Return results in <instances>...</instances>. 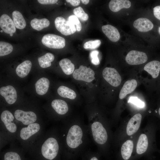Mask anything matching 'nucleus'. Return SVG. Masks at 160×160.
Returning a JSON list of instances; mask_svg holds the SVG:
<instances>
[{"label":"nucleus","mask_w":160,"mask_h":160,"mask_svg":"<svg viewBox=\"0 0 160 160\" xmlns=\"http://www.w3.org/2000/svg\"><path fill=\"white\" fill-rule=\"evenodd\" d=\"M41 42L47 47L53 49H62L65 44V40L63 37L51 34L44 35L42 39Z\"/></svg>","instance_id":"3"},{"label":"nucleus","mask_w":160,"mask_h":160,"mask_svg":"<svg viewBox=\"0 0 160 160\" xmlns=\"http://www.w3.org/2000/svg\"><path fill=\"white\" fill-rule=\"evenodd\" d=\"M57 92L61 97L71 100L75 99L76 97V94L73 90L64 86L59 87L57 89Z\"/></svg>","instance_id":"27"},{"label":"nucleus","mask_w":160,"mask_h":160,"mask_svg":"<svg viewBox=\"0 0 160 160\" xmlns=\"http://www.w3.org/2000/svg\"><path fill=\"white\" fill-rule=\"evenodd\" d=\"M83 132L81 127L77 125L72 126L69 129L66 137V143L71 148H75L82 143Z\"/></svg>","instance_id":"1"},{"label":"nucleus","mask_w":160,"mask_h":160,"mask_svg":"<svg viewBox=\"0 0 160 160\" xmlns=\"http://www.w3.org/2000/svg\"><path fill=\"white\" fill-rule=\"evenodd\" d=\"M49 85V81L48 79L45 77L40 79L35 84L36 92L39 95L45 94L48 91Z\"/></svg>","instance_id":"21"},{"label":"nucleus","mask_w":160,"mask_h":160,"mask_svg":"<svg viewBox=\"0 0 160 160\" xmlns=\"http://www.w3.org/2000/svg\"><path fill=\"white\" fill-rule=\"evenodd\" d=\"M99 52L97 50L92 51L90 53L89 56L91 63L93 64L97 65L100 64V61L98 57Z\"/></svg>","instance_id":"35"},{"label":"nucleus","mask_w":160,"mask_h":160,"mask_svg":"<svg viewBox=\"0 0 160 160\" xmlns=\"http://www.w3.org/2000/svg\"><path fill=\"white\" fill-rule=\"evenodd\" d=\"M1 118L7 129L9 132L13 133L16 131L17 126L14 123L12 122L14 117L9 111L7 110L4 111L1 114Z\"/></svg>","instance_id":"13"},{"label":"nucleus","mask_w":160,"mask_h":160,"mask_svg":"<svg viewBox=\"0 0 160 160\" xmlns=\"http://www.w3.org/2000/svg\"><path fill=\"white\" fill-rule=\"evenodd\" d=\"M55 24L57 29L65 36L73 34L76 31L75 26L73 24L62 17H58L55 18Z\"/></svg>","instance_id":"6"},{"label":"nucleus","mask_w":160,"mask_h":160,"mask_svg":"<svg viewBox=\"0 0 160 160\" xmlns=\"http://www.w3.org/2000/svg\"><path fill=\"white\" fill-rule=\"evenodd\" d=\"M92 135L95 141L99 144H105L107 140V132L102 124L98 121H95L92 124Z\"/></svg>","instance_id":"4"},{"label":"nucleus","mask_w":160,"mask_h":160,"mask_svg":"<svg viewBox=\"0 0 160 160\" xmlns=\"http://www.w3.org/2000/svg\"><path fill=\"white\" fill-rule=\"evenodd\" d=\"M95 73L93 70L83 65L75 69L73 73V77L75 80L87 82L92 81L95 79Z\"/></svg>","instance_id":"5"},{"label":"nucleus","mask_w":160,"mask_h":160,"mask_svg":"<svg viewBox=\"0 0 160 160\" xmlns=\"http://www.w3.org/2000/svg\"><path fill=\"white\" fill-rule=\"evenodd\" d=\"M40 129V126L39 124L37 123L30 124L27 127L22 129L20 131V137L23 140H27L38 132Z\"/></svg>","instance_id":"16"},{"label":"nucleus","mask_w":160,"mask_h":160,"mask_svg":"<svg viewBox=\"0 0 160 160\" xmlns=\"http://www.w3.org/2000/svg\"><path fill=\"white\" fill-rule=\"evenodd\" d=\"M55 58L54 55L49 52L47 53L38 58V61L40 67L45 68L50 67L51 63L53 61Z\"/></svg>","instance_id":"29"},{"label":"nucleus","mask_w":160,"mask_h":160,"mask_svg":"<svg viewBox=\"0 0 160 160\" xmlns=\"http://www.w3.org/2000/svg\"><path fill=\"white\" fill-rule=\"evenodd\" d=\"M137 85V82L135 79L128 80L125 82L119 93V97L123 99L127 95L133 92Z\"/></svg>","instance_id":"17"},{"label":"nucleus","mask_w":160,"mask_h":160,"mask_svg":"<svg viewBox=\"0 0 160 160\" xmlns=\"http://www.w3.org/2000/svg\"><path fill=\"white\" fill-rule=\"evenodd\" d=\"M133 147V142L131 140H127L123 144L121 149V153L124 159L127 160L130 158Z\"/></svg>","instance_id":"23"},{"label":"nucleus","mask_w":160,"mask_h":160,"mask_svg":"<svg viewBox=\"0 0 160 160\" xmlns=\"http://www.w3.org/2000/svg\"><path fill=\"white\" fill-rule=\"evenodd\" d=\"M134 27L140 32H146L153 28V25L152 22L146 18L141 17L136 20L133 23Z\"/></svg>","instance_id":"14"},{"label":"nucleus","mask_w":160,"mask_h":160,"mask_svg":"<svg viewBox=\"0 0 160 160\" xmlns=\"http://www.w3.org/2000/svg\"><path fill=\"white\" fill-rule=\"evenodd\" d=\"M153 12L154 16L160 20V5L156 6L153 8Z\"/></svg>","instance_id":"37"},{"label":"nucleus","mask_w":160,"mask_h":160,"mask_svg":"<svg viewBox=\"0 0 160 160\" xmlns=\"http://www.w3.org/2000/svg\"><path fill=\"white\" fill-rule=\"evenodd\" d=\"M0 26L3 31L7 34H13L16 31L13 20L6 14L2 15L0 17Z\"/></svg>","instance_id":"11"},{"label":"nucleus","mask_w":160,"mask_h":160,"mask_svg":"<svg viewBox=\"0 0 160 160\" xmlns=\"http://www.w3.org/2000/svg\"><path fill=\"white\" fill-rule=\"evenodd\" d=\"M32 67V63L29 60H26L19 65L16 69L17 75L21 78H24L29 74Z\"/></svg>","instance_id":"20"},{"label":"nucleus","mask_w":160,"mask_h":160,"mask_svg":"<svg viewBox=\"0 0 160 160\" xmlns=\"http://www.w3.org/2000/svg\"><path fill=\"white\" fill-rule=\"evenodd\" d=\"M73 11L75 15L81 21H85L88 19V15L84 12L81 7H79L75 8Z\"/></svg>","instance_id":"31"},{"label":"nucleus","mask_w":160,"mask_h":160,"mask_svg":"<svg viewBox=\"0 0 160 160\" xmlns=\"http://www.w3.org/2000/svg\"><path fill=\"white\" fill-rule=\"evenodd\" d=\"M51 105L53 109L58 114L63 115L68 111V108L67 103L61 99H55L51 103Z\"/></svg>","instance_id":"22"},{"label":"nucleus","mask_w":160,"mask_h":160,"mask_svg":"<svg viewBox=\"0 0 160 160\" xmlns=\"http://www.w3.org/2000/svg\"><path fill=\"white\" fill-rule=\"evenodd\" d=\"M38 2L42 4H51L56 3L57 0H38Z\"/></svg>","instance_id":"38"},{"label":"nucleus","mask_w":160,"mask_h":160,"mask_svg":"<svg viewBox=\"0 0 160 160\" xmlns=\"http://www.w3.org/2000/svg\"><path fill=\"white\" fill-rule=\"evenodd\" d=\"M68 20L75 26H76V29L78 31H80L82 28L81 24L78 18L75 15H72L70 16Z\"/></svg>","instance_id":"33"},{"label":"nucleus","mask_w":160,"mask_h":160,"mask_svg":"<svg viewBox=\"0 0 160 160\" xmlns=\"http://www.w3.org/2000/svg\"><path fill=\"white\" fill-rule=\"evenodd\" d=\"M81 1L82 3L85 4H87L89 2V0H81Z\"/></svg>","instance_id":"40"},{"label":"nucleus","mask_w":160,"mask_h":160,"mask_svg":"<svg viewBox=\"0 0 160 160\" xmlns=\"http://www.w3.org/2000/svg\"><path fill=\"white\" fill-rule=\"evenodd\" d=\"M13 22L17 29H22L26 26V23L21 13L18 11H14L12 13Z\"/></svg>","instance_id":"24"},{"label":"nucleus","mask_w":160,"mask_h":160,"mask_svg":"<svg viewBox=\"0 0 160 160\" xmlns=\"http://www.w3.org/2000/svg\"><path fill=\"white\" fill-rule=\"evenodd\" d=\"M13 47L10 44L4 42H0V56H2L8 55L12 51Z\"/></svg>","instance_id":"30"},{"label":"nucleus","mask_w":160,"mask_h":160,"mask_svg":"<svg viewBox=\"0 0 160 160\" xmlns=\"http://www.w3.org/2000/svg\"><path fill=\"white\" fill-rule=\"evenodd\" d=\"M59 146L57 140L53 137L47 139L42 145L41 152L45 158L52 160L57 156Z\"/></svg>","instance_id":"2"},{"label":"nucleus","mask_w":160,"mask_h":160,"mask_svg":"<svg viewBox=\"0 0 160 160\" xmlns=\"http://www.w3.org/2000/svg\"><path fill=\"white\" fill-rule=\"evenodd\" d=\"M159 115H160V108H159Z\"/></svg>","instance_id":"43"},{"label":"nucleus","mask_w":160,"mask_h":160,"mask_svg":"<svg viewBox=\"0 0 160 160\" xmlns=\"http://www.w3.org/2000/svg\"><path fill=\"white\" fill-rule=\"evenodd\" d=\"M158 31H159V33L160 34V26L159 27Z\"/></svg>","instance_id":"42"},{"label":"nucleus","mask_w":160,"mask_h":160,"mask_svg":"<svg viewBox=\"0 0 160 160\" xmlns=\"http://www.w3.org/2000/svg\"><path fill=\"white\" fill-rule=\"evenodd\" d=\"M128 102H130L139 108H143L145 106L144 103L136 97H130Z\"/></svg>","instance_id":"36"},{"label":"nucleus","mask_w":160,"mask_h":160,"mask_svg":"<svg viewBox=\"0 0 160 160\" xmlns=\"http://www.w3.org/2000/svg\"><path fill=\"white\" fill-rule=\"evenodd\" d=\"M0 94L9 104H13L17 100V92L14 87L12 86L8 85L1 87Z\"/></svg>","instance_id":"10"},{"label":"nucleus","mask_w":160,"mask_h":160,"mask_svg":"<svg viewBox=\"0 0 160 160\" xmlns=\"http://www.w3.org/2000/svg\"><path fill=\"white\" fill-rule=\"evenodd\" d=\"M59 64L63 71L67 75L72 74L75 70L74 65L68 58H64L61 60Z\"/></svg>","instance_id":"26"},{"label":"nucleus","mask_w":160,"mask_h":160,"mask_svg":"<svg viewBox=\"0 0 160 160\" xmlns=\"http://www.w3.org/2000/svg\"><path fill=\"white\" fill-rule=\"evenodd\" d=\"M4 160H21L19 155L13 152L6 153L4 155Z\"/></svg>","instance_id":"34"},{"label":"nucleus","mask_w":160,"mask_h":160,"mask_svg":"<svg viewBox=\"0 0 160 160\" xmlns=\"http://www.w3.org/2000/svg\"><path fill=\"white\" fill-rule=\"evenodd\" d=\"M144 69L153 78H156L158 76L160 71V62L157 60L150 61L146 64Z\"/></svg>","instance_id":"19"},{"label":"nucleus","mask_w":160,"mask_h":160,"mask_svg":"<svg viewBox=\"0 0 160 160\" xmlns=\"http://www.w3.org/2000/svg\"><path fill=\"white\" fill-rule=\"evenodd\" d=\"M148 145V142L147 136L142 134L140 136L136 147V152L138 154H141L146 151Z\"/></svg>","instance_id":"25"},{"label":"nucleus","mask_w":160,"mask_h":160,"mask_svg":"<svg viewBox=\"0 0 160 160\" xmlns=\"http://www.w3.org/2000/svg\"><path fill=\"white\" fill-rule=\"evenodd\" d=\"M30 23L32 27L38 31L48 27L50 24L49 20L45 18L41 19L35 18L31 20Z\"/></svg>","instance_id":"28"},{"label":"nucleus","mask_w":160,"mask_h":160,"mask_svg":"<svg viewBox=\"0 0 160 160\" xmlns=\"http://www.w3.org/2000/svg\"><path fill=\"white\" fill-rule=\"evenodd\" d=\"M131 6V2L128 0H111L109 3V9L114 12H118L124 8H128Z\"/></svg>","instance_id":"18"},{"label":"nucleus","mask_w":160,"mask_h":160,"mask_svg":"<svg viewBox=\"0 0 160 160\" xmlns=\"http://www.w3.org/2000/svg\"><path fill=\"white\" fill-rule=\"evenodd\" d=\"M102 75L104 79L112 86L118 87L121 83V77L118 71L113 68H105L103 71Z\"/></svg>","instance_id":"7"},{"label":"nucleus","mask_w":160,"mask_h":160,"mask_svg":"<svg viewBox=\"0 0 160 160\" xmlns=\"http://www.w3.org/2000/svg\"><path fill=\"white\" fill-rule=\"evenodd\" d=\"M142 118V115L138 113L131 118L127 127V133L128 135H131L137 132L140 127Z\"/></svg>","instance_id":"12"},{"label":"nucleus","mask_w":160,"mask_h":160,"mask_svg":"<svg viewBox=\"0 0 160 160\" xmlns=\"http://www.w3.org/2000/svg\"><path fill=\"white\" fill-rule=\"evenodd\" d=\"M90 160H98L97 158L95 157H94L92 158Z\"/></svg>","instance_id":"41"},{"label":"nucleus","mask_w":160,"mask_h":160,"mask_svg":"<svg viewBox=\"0 0 160 160\" xmlns=\"http://www.w3.org/2000/svg\"><path fill=\"white\" fill-rule=\"evenodd\" d=\"M148 60L146 54L142 52L132 50L130 51L125 57V61L129 64L140 65L146 62Z\"/></svg>","instance_id":"8"},{"label":"nucleus","mask_w":160,"mask_h":160,"mask_svg":"<svg viewBox=\"0 0 160 160\" xmlns=\"http://www.w3.org/2000/svg\"><path fill=\"white\" fill-rule=\"evenodd\" d=\"M101 44V41L99 39L90 40L86 42L83 47L86 49H93L99 47Z\"/></svg>","instance_id":"32"},{"label":"nucleus","mask_w":160,"mask_h":160,"mask_svg":"<svg viewBox=\"0 0 160 160\" xmlns=\"http://www.w3.org/2000/svg\"><path fill=\"white\" fill-rule=\"evenodd\" d=\"M14 116L17 120L21 121L25 125L33 123L36 120V114L31 111H25L20 110H17L15 112Z\"/></svg>","instance_id":"9"},{"label":"nucleus","mask_w":160,"mask_h":160,"mask_svg":"<svg viewBox=\"0 0 160 160\" xmlns=\"http://www.w3.org/2000/svg\"><path fill=\"white\" fill-rule=\"evenodd\" d=\"M3 31V30L0 31V32L1 33H2Z\"/></svg>","instance_id":"45"},{"label":"nucleus","mask_w":160,"mask_h":160,"mask_svg":"<svg viewBox=\"0 0 160 160\" xmlns=\"http://www.w3.org/2000/svg\"><path fill=\"white\" fill-rule=\"evenodd\" d=\"M10 36H13V34H10Z\"/></svg>","instance_id":"44"},{"label":"nucleus","mask_w":160,"mask_h":160,"mask_svg":"<svg viewBox=\"0 0 160 160\" xmlns=\"http://www.w3.org/2000/svg\"><path fill=\"white\" fill-rule=\"evenodd\" d=\"M102 30L107 38L111 41L116 42L120 39V36L118 30L110 25H103Z\"/></svg>","instance_id":"15"},{"label":"nucleus","mask_w":160,"mask_h":160,"mask_svg":"<svg viewBox=\"0 0 160 160\" xmlns=\"http://www.w3.org/2000/svg\"><path fill=\"white\" fill-rule=\"evenodd\" d=\"M66 1L70 4L73 6H76L79 5L80 3L79 0H66Z\"/></svg>","instance_id":"39"}]
</instances>
